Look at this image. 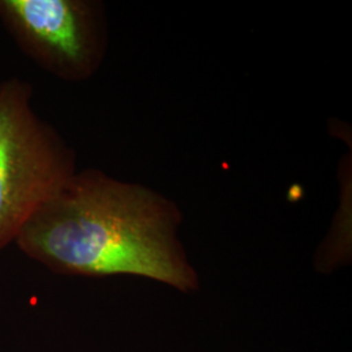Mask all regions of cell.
Wrapping results in <instances>:
<instances>
[{
	"label": "cell",
	"mask_w": 352,
	"mask_h": 352,
	"mask_svg": "<svg viewBox=\"0 0 352 352\" xmlns=\"http://www.w3.org/2000/svg\"><path fill=\"white\" fill-rule=\"evenodd\" d=\"M180 222L161 195L84 170L39 206L14 244L58 274L135 276L189 294L200 289V278L177 239Z\"/></svg>",
	"instance_id": "6da1fadb"
},
{
	"label": "cell",
	"mask_w": 352,
	"mask_h": 352,
	"mask_svg": "<svg viewBox=\"0 0 352 352\" xmlns=\"http://www.w3.org/2000/svg\"><path fill=\"white\" fill-rule=\"evenodd\" d=\"M33 93L19 77L0 82V252L77 171L75 151L38 116Z\"/></svg>",
	"instance_id": "7a4b0ae2"
},
{
	"label": "cell",
	"mask_w": 352,
	"mask_h": 352,
	"mask_svg": "<svg viewBox=\"0 0 352 352\" xmlns=\"http://www.w3.org/2000/svg\"><path fill=\"white\" fill-rule=\"evenodd\" d=\"M0 23L30 60L63 81L91 78L107 50L104 13L97 1L0 0Z\"/></svg>",
	"instance_id": "3957f363"
}]
</instances>
